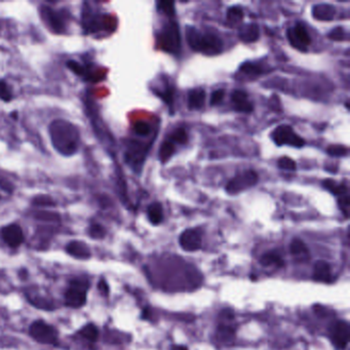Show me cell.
Listing matches in <instances>:
<instances>
[{
  "label": "cell",
  "mask_w": 350,
  "mask_h": 350,
  "mask_svg": "<svg viewBox=\"0 0 350 350\" xmlns=\"http://www.w3.org/2000/svg\"><path fill=\"white\" fill-rule=\"evenodd\" d=\"M314 19L319 21H332L336 15V9L328 4L317 5L312 9Z\"/></svg>",
  "instance_id": "obj_18"
},
{
  "label": "cell",
  "mask_w": 350,
  "mask_h": 350,
  "mask_svg": "<svg viewBox=\"0 0 350 350\" xmlns=\"http://www.w3.org/2000/svg\"><path fill=\"white\" fill-rule=\"evenodd\" d=\"M259 263L264 266V267H277V268H283L286 265V262L281 256L279 253L275 251H270L266 252L262 255L259 259Z\"/></svg>",
  "instance_id": "obj_16"
},
{
  "label": "cell",
  "mask_w": 350,
  "mask_h": 350,
  "mask_svg": "<svg viewBox=\"0 0 350 350\" xmlns=\"http://www.w3.org/2000/svg\"><path fill=\"white\" fill-rule=\"evenodd\" d=\"M290 253L300 262H306L310 258V252L308 247L300 238L292 239L290 243Z\"/></svg>",
  "instance_id": "obj_15"
},
{
  "label": "cell",
  "mask_w": 350,
  "mask_h": 350,
  "mask_svg": "<svg viewBox=\"0 0 350 350\" xmlns=\"http://www.w3.org/2000/svg\"><path fill=\"white\" fill-rule=\"evenodd\" d=\"M186 38L190 48L206 56H216L223 51L222 39L212 33L203 34L194 27H187Z\"/></svg>",
  "instance_id": "obj_2"
},
{
  "label": "cell",
  "mask_w": 350,
  "mask_h": 350,
  "mask_svg": "<svg viewBox=\"0 0 350 350\" xmlns=\"http://www.w3.org/2000/svg\"><path fill=\"white\" fill-rule=\"evenodd\" d=\"M313 281L318 283L324 284H331L334 282V274L332 270V266L325 260L317 261L313 265V272H312Z\"/></svg>",
  "instance_id": "obj_12"
},
{
  "label": "cell",
  "mask_w": 350,
  "mask_h": 350,
  "mask_svg": "<svg viewBox=\"0 0 350 350\" xmlns=\"http://www.w3.org/2000/svg\"><path fill=\"white\" fill-rule=\"evenodd\" d=\"M240 70L243 71L244 73L249 74V75H252V74L258 75L261 73V69L257 65H255L254 63H246V64L241 65Z\"/></svg>",
  "instance_id": "obj_36"
},
{
  "label": "cell",
  "mask_w": 350,
  "mask_h": 350,
  "mask_svg": "<svg viewBox=\"0 0 350 350\" xmlns=\"http://www.w3.org/2000/svg\"><path fill=\"white\" fill-rule=\"evenodd\" d=\"M226 19L230 25H238L243 20V12L239 7H232L228 10Z\"/></svg>",
  "instance_id": "obj_24"
},
{
  "label": "cell",
  "mask_w": 350,
  "mask_h": 350,
  "mask_svg": "<svg viewBox=\"0 0 350 350\" xmlns=\"http://www.w3.org/2000/svg\"><path fill=\"white\" fill-rule=\"evenodd\" d=\"M65 250L69 256L78 260H87L92 257V252H91L90 247L81 240L70 241L66 246Z\"/></svg>",
  "instance_id": "obj_13"
},
{
  "label": "cell",
  "mask_w": 350,
  "mask_h": 350,
  "mask_svg": "<svg viewBox=\"0 0 350 350\" xmlns=\"http://www.w3.org/2000/svg\"><path fill=\"white\" fill-rule=\"evenodd\" d=\"M3 240L12 249L19 248L24 242V232L20 225L10 224L2 229Z\"/></svg>",
  "instance_id": "obj_11"
},
{
  "label": "cell",
  "mask_w": 350,
  "mask_h": 350,
  "mask_svg": "<svg viewBox=\"0 0 350 350\" xmlns=\"http://www.w3.org/2000/svg\"><path fill=\"white\" fill-rule=\"evenodd\" d=\"M329 38L332 40L342 41L346 38V31L342 27H337L329 33Z\"/></svg>",
  "instance_id": "obj_34"
},
{
  "label": "cell",
  "mask_w": 350,
  "mask_h": 350,
  "mask_svg": "<svg viewBox=\"0 0 350 350\" xmlns=\"http://www.w3.org/2000/svg\"><path fill=\"white\" fill-rule=\"evenodd\" d=\"M67 66H68L72 71H74L75 73H77L78 75H80V74L82 73V68H81V66H80L78 63L74 62V61H69L68 64H67Z\"/></svg>",
  "instance_id": "obj_41"
},
{
  "label": "cell",
  "mask_w": 350,
  "mask_h": 350,
  "mask_svg": "<svg viewBox=\"0 0 350 350\" xmlns=\"http://www.w3.org/2000/svg\"><path fill=\"white\" fill-rule=\"evenodd\" d=\"M170 142H174V143H178V144H186L188 141V135L187 132L185 130V128L183 127H179L177 128L174 132L170 135Z\"/></svg>",
  "instance_id": "obj_28"
},
{
  "label": "cell",
  "mask_w": 350,
  "mask_h": 350,
  "mask_svg": "<svg viewBox=\"0 0 350 350\" xmlns=\"http://www.w3.org/2000/svg\"><path fill=\"white\" fill-rule=\"evenodd\" d=\"M142 319L143 320H149L150 317H151V313H150V310L148 308H144L143 311H142Z\"/></svg>",
  "instance_id": "obj_43"
},
{
  "label": "cell",
  "mask_w": 350,
  "mask_h": 350,
  "mask_svg": "<svg viewBox=\"0 0 350 350\" xmlns=\"http://www.w3.org/2000/svg\"><path fill=\"white\" fill-rule=\"evenodd\" d=\"M29 335L37 343L45 345H57L59 332L53 326L43 320L34 321L29 327Z\"/></svg>",
  "instance_id": "obj_5"
},
{
  "label": "cell",
  "mask_w": 350,
  "mask_h": 350,
  "mask_svg": "<svg viewBox=\"0 0 350 350\" xmlns=\"http://www.w3.org/2000/svg\"><path fill=\"white\" fill-rule=\"evenodd\" d=\"M260 36V29L257 24L249 23L241 25L238 32V37L242 42L251 43L258 40Z\"/></svg>",
  "instance_id": "obj_17"
},
{
  "label": "cell",
  "mask_w": 350,
  "mask_h": 350,
  "mask_svg": "<svg viewBox=\"0 0 350 350\" xmlns=\"http://www.w3.org/2000/svg\"><path fill=\"white\" fill-rule=\"evenodd\" d=\"M217 334L221 340H228L229 341L235 337V330L229 325L220 324L217 328Z\"/></svg>",
  "instance_id": "obj_26"
},
{
  "label": "cell",
  "mask_w": 350,
  "mask_h": 350,
  "mask_svg": "<svg viewBox=\"0 0 350 350\" xmlns=\"http://www.w3.org/2000/svg\"><path fill=\"white\" fill-rule=\"evenodd\" d=\"M258 174L256 171L249 169L232 178L226 185V192L230 195L238 194L258 183Z\"/></svg>",
  "instance_id": "obj_8"
},
{
  "label": "cell",
  "mask_w": 350,
  "mask_h": 350,
  "mask_svg": "<svg viewBox=\"0 0 350 350\" xmlns=\"http://www.w3.org/2000/svg\"><path fill=\"white\" fill-rule=\"evenodd\" d=\"M98 290H99V293L104 296V297H108L109 296V293H110V288H109V285L108 283L106 282L105 278H101L98 283Z\"/></svg>",
  "instance_id": "obj_39"
},
{
  "label": "cell",
  "mask_w": 350,
  "mask_h": 350,
  "mask_svg": "<svg viewBox=\"0 0 350 350\" xmlns=\"http://www.w3.org/2000/svg\"><path fill=\"white\" fill-rule=\"evenodd\" d=\"M288 38L291 45L302 52H305L307 47L311 43L310 36L306 30L305 26L301 23L297 24L295 27L290 28L288 30Z\"/></svg>",
  "instance_id": "obj_9"
},
{
  "label": "cell",
  "mask_w": 350,
  "mask_h": 350,
  "mask_svg": "<svg viewBox=\"0 0 350 350\" xmlns=\"http://www.w3.org/2000/svg\"><path fill=\"white\" fill-rule=\"evenodd\" d=\"M34 202L36 204H43V205H54L55 202L53 201V199L49 196H39V197H36L34 199Z\"/></svg>",
  "instance_id": "obj_40"
},
{
  "label": "cell",
  "mask_w": 350,
  "mask_h": 350,
  "mask_svg": "<svg viewBox=\"0 0 350 350\" xmlns=\"http://www.w3.org/2000/svg\"><path fill=\"white\" fill-rule=\"evenodd\" d=\"M202 243L201 231L197 228L184 230L179 237V244L185 252H196L200 250Z\"/></svg>",
  "instance_id": "obj_10"
},
{
  "label": "cell",
  "mask_w": 350,
  "mask_h": 350,
  "mask_svg": "<svg viewBox=\"0 0 350 350\" xmlns=\"http://www.w3.org/2000/svg\"><path fill=\"white\" fill-rule=\"evenodd\" d=\"M79 335L82 336L84 339L86 340H89L91 342H95L98 340L99 338V335H100V332H99V329L98 327L93 324V323H90V324H86L80 331H79Z\"/></svg>",
  "instance_id": "obj_22"
},
{
  "label": "cell",
  "mask_w": 350,
  "mask_h": 350,
  "mask_svg": "<svg viewBox=\"0 0 350 350\" xmlns=\"http://www.w3.org/2000/svg\"><path fill=\"white\" fill-rule=\"evenodd\" d=\"M224 96H225V92L223 90H217L215 91L212 96H211V101H209V104L212 106H216V105H219L220 103H222L223 99H224Z\"/></svg>",
  "instance_id": "obj_35"
},
{
  "label": "cell",
  "mask_w": 350,
  "mask_h": 350,
  "mask_svg": "<svg viewBox=\"0 0 350 350\" xmlns=\"http://www.w3.org/2000/svg\"><path fill=\"white\" fill-rule=\"evenodd\" d=\"M50 135L54 147L64 155H72L77 151L79 134L69 121L57 119L50 125Z\"/></svg>",
  "instance_id": "obj_1"
},
{
  "label": "cell",
  "mask_w": 350,
  "mask_h": 350,
  "mask_svg": "<svg viewBox=\"0 0 350 350\" xmlns=\"http://www.w3.org/2000/svg\"><path fill=\"white\" fill-rule=\"evenodd\" d=\"M329 336L332 344L339 350H344L348 346L350 338V325L347 321L339 320L334 322L329 328Z\"/></svg>",
  "instance_id": "obj_6"
},
{
  "label": "cell",
  "mask_w": 350,
  "mask_h": 350,
  "mask_svg": "<svg viewBox=\"0 0 350 350\" xmlns=\"http://www.w3.org/2000/svg\"><path fill=\"white\" fill-rule=\"evenodd\" d=\"M159 97L168 105V106H171L172 105V102H173V91L171 89H169V87H167L166 90H164L163 92H161L159 94Z\"/></svg>",
  "instance_id": "obj_38"
},
{
  "label": "cell",
  "mask_w": 350,
  "mask_h": 350,
  "mask_svg": "<svg viewBox=\"0 0 350 350\" xmlns=\"http://www.w3.org/2000/svg\"><path fill=\"white\" fill-rule=\"evenodd\" d=\"M90 283L85 277H74L64 293V302L69 308L79 309L86 304Z\"/></svg>",
  "instance_id": "obj_3"
},
{
  "label": "cell",
  "mask_w": 350,
  "mask_h": 350,
  "mask_svg": "<svg viewBox=\"0 0 350 350\" xmlns=\"http://www.w3.org/2000/svg\"><path fill=\"white\" fill-rule=\"evenodd\" d=\"M159 48L169 54H178L181 50V35L179 26L176 22L166 23L157 35Z\"/></svg>",
  "instance_id": "obj_4"
},
{
  "label": "cell",
  "mask_w": 350,
  "mask_h": 350,
  "mask_svg": "<svg viewBox=\"0 0 350 350\" xmlns=\"http://www.w3.org/2000/svg\"><path fill=\"white\" fill-rule=\"evenodd\" d=\"M87 233L93 239H103L106 236V229L100 224H92L87 229Z\"/></svg>",
  "instance_id": "obj_27"
},
{
  "label": "cell",
  "mask_w": 350,
  "mask_h": 350,
  "mask_svg": "<svg viewBox=\"0 0 350 350\" xmlns=\"http://www.w3.org/2000/svg\"><path fill=\"white\" fill-rule=\"evenodd\" d=\"M169 350H189L187 346L185 345H178V344H174V345H171Z\"/></svg>",
  "instance_id": "obj_42"
},
{
  "label": "cell",
  "mask_w": 350,
  "mask_h": 350,
  "mask_svg": "<svg viewBox=\"0 0 350 350\" xmlns=\"http://www.w3.org/2000/svg\"><path fill=\"white\" fill-rule=\"evenodd\" d=\"M135 133L138 134L139 136H147L151 133V127L148 123L146 122H138L134 126Z\"/></svg>",
  "instance_id": "obj_33"
},
{
  "label": "cell",
  "mask_w": 350,
  "mask_h": 350,
  "mask_svg": "<svg viewBox=\"0 0 350 350\" xmlns=\"http://www.w3.org/2000/svg\"><path fill=\"white\" fill-rule=\"evenodd\" d=\"M157 10L167 17H172L176 14V10H174V3L173 2H158L157 3Z\"/></svg>",
  "instance_id": "obj_29"
},
{
  "label": "cell",
  "mask_w": 350,
  "mask_h": 350,
  "mask_svg": "<svg viewBox=\"0 0 350 350\" xmlns=\"http://www.w3.org/2000/svg\"><path fill=\"white\" fill-rule=\"evenodd\" d=\"M327 152L331 156L341 157V156H345L348 153V150L345 146H342V145H331L329 146Z\"/></svg>",
  "instance_id": "obj_31"
},
{
  "label": "cell",
  "mask_w": 350,
  "mask_h": 350,
  "mask_svg": "<svg viewBox=\"0 0 350 350\" xmlns=\"http://www.w3.org/2000/svg\"><path fill=\"white\" fill-rule=\"evenodd\" d=\"M338 204H339L340 209L344 213V215L346 217H348V213H349V197H348V195L340 196L338 199Z\"/></svg>",
  "instance_id": "obj_37"
},
{
  "label": "cell",
  "mask_w": 350,
  "mask_h": 350,
  "mask_svg": "<svg viewBox=\"0 0 350 350\" xmlns=\"http://www.w3.org/2000/svg\"><path fill=\"white\" fill-rule=\"evenodd\" d=\"M323 186L327 190H329L331 193H333L334 195H337V196H343L347 192V187L344 184H338L337 182H335L331 179L324 180Z\"/></svg>",
  "instance_id": "obj_23"
},
{
  "label": "cell",
  "mask_w": 350,
  "mask_h": 350,
  "mask_svg": "<svg viewBox=\"0 0 350 350\" xmlns=\"http://www.w3.org/2000/svg\"><path fill=\"white\" fill-rule=\"evenodd\" d=\"M273 142L277 146L289 145L296 148H301L305 145V140L299 137L294 129L290 125H279L277 126L271 135Z\"/></svg>",
  "instance_id": "obj_7"
},
{
  "label": "cell",
  "mask_w": 350,
  "mask_h": 350,
  "mask_svg": "<svg viewBox=\"0 0 350 350\" xmlns=\"http://www.w3.org/2000/svg\"><path fill=\"white\" fill-rule=\"evenodd\" d=\"M174 153V145L170 141L164 142L159 149V159L162 163H165Z\"/></svg>",
  "instance_id": "obj_25"
},
{
  "label": "cell",
  "mask_w": 350,
  "mask_h": 350,
  "mask_svg": "<svg viewBox=\"0 0 350 350\" xmlns=\"http://www.w3.org/2000/svg\"><path fill=\"white\" fill-rule=\"evenodd\" d=\"M277 165L279 168L286 169V170H296V168H297L296 161L293 160L292 158L288 157V156L281 157L277 160Z\"/></svg>",
  "instance_id": "obj_30"
},
{
  "label": "cell",
  "mask_w": 350,
  "mask_h": 350,
  "mask_svg": "<svg viewBox=\"0 0 350 350\" xmlns=\"http://www.w3.org/2000/svg\"><path fill=\"white\" fill-rule=\"evenodd\" d=\"M205 91L203 89H194L188 94V108L190 110H200L204 106Z\"/></svg>",
  "instance_id": "obj_19"
},
{
  "label": "cell",
  "mask_w": 350,
  "mask_h": 350,
  "mask_svg": "<svg viewBox=\"0 0 350 350\" xmlns=\"http://www.w3.org/2000/svg\"><path fill=\"white\" fill-rule=\"evenodd\" d=\"M231 102L233 104L234 110L237 112L250 113L254 110L252 102L249 101V96L244 91L236 90L231 94Z\"/></svg>",
  "instance_id": "obj_14"
},
{
  "label": "cell",
  "mask_w": 350,
  "mask_h": 350,
  "mask_svg": "<svg viewBox=\"0 0 350 350\" xmlns=\"http://www.w3.org/2000/svg\"><path fill=\"white\" fill-rule=\"evenodd\" d=\"M41 11L43 13V16L47 17V19L49 20V23H50V25L54 31L60 33L64 30L63 21L56 12H54L50 8H45V7L41 8Z\"/></svg>",
  "instance_id": "obj_20"
},
{
  "label": "cell",
  "mask_w": 350,
  "mask_h": 350,
  "mask_svg": "<svg viewBox=\"0 0 350 350\" xmlns=\"http://www.w3.org/2000/svg\"><path fill=\"white\" fill-rule=\"evenodd\" d=\"M13 96L12 93L9 89L8 84L6 83V81L4 80H0V99L6 101V102H10L12 100Z\"/></svg>",
  "instance_id": "obj_32"
},
{
  "label": "cell",
  "mask_w": 350,
  "mask_h": 350,
  "mask_svg": "<svg viewBox=\"0 0 350 350\" xmlns=\"http://www.w3.org/2000/svg\"><path fill=\"white\" fill-rule=\"evenodd\" d=\"M147 217L149 221L153 225H158L163 220V212L162 205L159 202L151 203L147 208Z\"/></svg>",
  "instance_id": "obj_21"
}]
</instances>
